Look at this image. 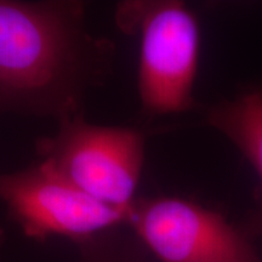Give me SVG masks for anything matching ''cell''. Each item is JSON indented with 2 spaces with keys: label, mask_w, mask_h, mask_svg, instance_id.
Instances as JSON below:
<instances>
[{
  "label": "cell",
  "mask_w": 262,
  "mask_h": 262,
  "mask_svg": "<svg viewBox=\"0 0 262 262\" xmlns=\"http://www.w3.org/2000/svg\"><path fill=\"white\" fill-rule=\"evenodd\" d=\"M111 42L93 37L79 2L0 0V113L79 116L101 83Z\"/></svg>",
  "instance_id": "1"
},
{
  "label": "cell",
  "mask_w": 262,
  "mask_h": 262,
  "mask_svg": "<svg viewBox=\"0 0 262 262\" xmlns=\"http://www.w3.org/2000/svg\"><path fill=\"white\" fill-rule=\"evenodd\" d=\"M118 24L141 38L139 91L146 112L168 114L192 107L199 31L194 15L179 2H130Z\"/></svg>",
  "instance_id": "2"
},
{
  "label": "cell",
  "mask_w": 262,
  "mask_h": 262,
  "mask_svg": "<svg viewBox=\"0 0 262 262\" xmlns=\"http://www.w3.org/2000/svg\"><path fill=\"white\" fill-rule=\"evenodd\" d=\"M39 163L97 201L130 208L145 159L137 130L94 125L83 114L60 122L55 136L37 141Z\"/></svg>",
  "instance_id": "3"
},
{
  "label": "cell",
  "mask_w": 262,
  "mask_h": 262,
  "mask_svg": "<svg viewBox=\"0 0 262 262\" xmlns=\"http://www.w3.org/2000/svg\"><path fill=\"white\" fill-rule=\"evenodd\" d=\"M0 199L25 234L37 241L58 234L85 242L129 215V208L97 201L39 162L0 175Z\"/></svg>",
  "instance_id": "4"
},
{
  "label": "cell",
  "mask_w": 262,
  "mask_h": 262,
  "mask_svg": "<svg viewBox=\"0 0 262 262\" xmlns=\"http://www.w3.org/2000/svg\"><path fill=\"white\" fill-rule=\"evenodd\" d=\"M127 222L163 262H258L222 216L185 199H135Z\"/></svg>",
  "instance_id": "5"
},
{
  "label": "cell",
  "mask_w": 262,
  "mask_h": 262,
  "mask_svg": "<svg viewBox=\"0 0 262 262\" xmlns=\"http://www.w3.org/2000/svg\"><path fill=\"white\" fill-rule=\"evenodd\" d=\"M208 122L227 136L254 166L260 179L262 199V90L248 91L214 107Z\"/></svg>",
  "instance_id": "6"
},
{
  "label": "cell",
  "mask_w": 262,
  "mask_h": 262,
  "mask_svg": "<svg viewBox=\"0 0 262 262\" xmlns=\"http://www.w3.org/2000/svg\"><path fill=\"white\" fill-rule=\"evenodd\" d=\"M3 241H4V232H3V229L0 228V247H2Z\"/></svg>",
  "instance_id": "7"
}]
</instances>
